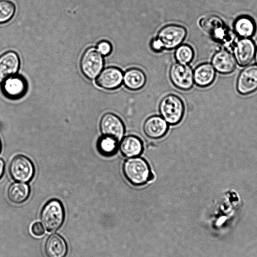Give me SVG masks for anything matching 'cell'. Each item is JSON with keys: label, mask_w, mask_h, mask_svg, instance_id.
Returning a JSON list of instances; mask_svg holds the SVG:
<instances>
[{"label": "cell", "mask_w": 257, "mask_h": 257, "mask_svg": "<svg viewBox=\"0 0 257 257\" xmlns=\"http://www.w3.org/2000/svg\"><path fill=\"white\" fill-rule=\"evenodd\" d=\"M255 46L249 38H242L237 41L234 48V58L241 66L249 64L254 58Z\"/></svg>", "instance_id": "obj_14"}, {"label": "cell", "mask_w": 257, "mask_h": 257, "mask_svg": "<svg viewBox=\"0 0 257 257\" xmlns=\"http://www.w3.org/2000/svg\"><path fill=\"white\" fill-rule=\"evenodd\" d=\"M32 233L36 236H42L45 233V230L42 224L39 222L34 223L31 228Z\"/></svg>", "instance_id": "obj_27"}, {"label": "cell", "mask_w": 257, "mask_h": 257, "mask_svg": "<svg viewBox=\"0 0 257 257\" xmlns=\"http://www.w3.org/2000/svg\"><path fill=\"white\" fill-rule=\"evenodd\" d=\"M236 34L242 38H248L253 35L256 26L253 19L247 16H241L234 23Z\"/></svg>", "instance_id": "obj_22"}, {"label": "cell", "mask_w": 257, "mask_h": 257, "mask_svg": "<svg viewBox=\"0 0 257 257\" xmlns=\"http://www.w3.org/2000/svg\"><path fill=\"white\" fill-rule=\"evenodd\" d=\"M160 116L169 125L174 126L182 120L185 106L183 100L178 96L170 94L161 100L159 105Z\"/></svg>", "instance_id": "obj_3"}, {"label": "cell", "mask_w": 257, "mask_h": 257, "mask_svg": "<svg viewBox=\"0 0 257 257\" xmlns=\"http://www.w3.org/2000/svg\"><path fill=\"white\" fill-rule=\"evenodd\" d=\"M5 170V163L4 161L0 159V179L3 176Z\"/></svg>", "instance_id": "obj_28"}, {"label": "cell", "mask_w": 257, "mask_h": 257, "mask_svg": "<svg viewBox=\"0 0 257 257\" xmlns=\"http://www.w3.org/2000/svg\"><path fill=\"white\" fill-rule=\"evenodd\" d=\"M237 89L242 95L257 90V65H248L240 72L237 81Z\"/></svg>", "instance_id": "obj_11"}, {"label": "cell", "mask_w": 257, "mask_h": 257, "mask_svg": "<svg viewBox=\"0 0 257 257\" xmlns=\"http://www.w3.org/2000/svg\"><path fill=\"white\" fill-rule=\"evenodd\" d=\"M194 53L192 48L188 44H182L177 47L175 52L176 61L180 63L187 64L192 61Z\"/></svg>", "instance_id": "obj_25"}, {"label": "cell", "mask_w": 257, "mask_h": 257, "mask_svg": "<svg viewBox=\"0 0 257 257\" xmlns=\"http://www.w3.org/2000/svg\"><path fill=\"white\" fill-rule=\"evenodd\" d=\"M255 55V61H256V63H257V48H256V50H255V55Z\"/></svg>", "instance_id": "obj_29"}, {"label": "cell", "mask_w": 257, "mask_h": 257, "mask_svg": "<svg viewBox=\"0 0 257 257\" xmlns=\"http://www.w3.org/2000/svg\"><path fill=\"white\" fill-rule=\"evenodd\" d=\"M187 35L186 29L182 26L170 24L159 31L156 40L162 50L172 49L178 47Z\"/></svg>", "instance_id": "obj_5"}, {"label": "cell", "mask_w": 257, "mask_h": 257, "mask_svg": "<svg viewBox=\"0 0 257 257\" xmlns=\"http://www.w3.org/2000/svg\"><path fill=\"white\" fill-rule=\"evenodd\" d=\"M201 27L215 39H222L226 34L224 24L218 17L210 16L202 19L199 22Z\"/></svg>", "instance_id": "obj_18"}, {"label": "cell", "mask_w": 257, "mask_h": 257, "mask_svg": "<svg viewBox=\"0 0 257 257\" xmlns=\"http://www.w3.org/2000/svg\"><path fill=\"white\" fill-rule=\"evenodd\" d=\"M212 64L217 72L222 74H229L235 69L236 60L231 53L226 50H221L216 53L213 56Z\"/></svg>", "instance_id": "obj_17"}, {"label": "cell", "mask_w": 257, "mask_h": 257, "mask_svg": "<svg viewBox=\"0 0 257 257\" xmlns=\"http://www.w3.org/2000/svg\"><path fill=\"white\" fill-rule=\"evenodd\" d=\"M169 125L160 115H153L144 122L143 129L145 136L152 140H159L168 133Z\"/></svg>", "instance_id": "obj_12"}, {"label": "cell", "mask_w": 257, "mask_h": 257, "mask_svg": "<svg viewBox=\"0 0 257 257\" xmlns=\"http://www.w3.org/2000/svg\"><path fill=\"white\" fill-rule=\"evenodd\" d=\"M123 77L121 69L116 67L109 66L102 70L95 80V84L106 90L115 89L122 84Z\"/></svg>", "instance_id": "obj_10"}, {"label": "cell", "mask_w": 257, "mask_h": 257, "mask_svg": "<svg viewBox=\"0 0 257 257\" xmlns=\"http://www.w3.org/2000/svg\"><path fill=\"white\" fill-rule=\"evenodd\" d=\"M104 64L102 55L94 47H90L84 51L79 63L82 74L90 80L95 78L99 74Z\"/></svg>", "instance_id": "obj_4"}, {"label": "cell", "mask_w": 257, "mask_h": 257, "mask_svg": "<svg viewBox=\"0 0 257 257\" xmlns=\"http://www.w3.org/2000/svg\"><path fill=\"white\" fill-rule=\"evenodd\" d=\"M1 148H2V143H1V139H0V152H1Z\"/></svg>", "instance_id": "obj_30"}, {"label": "cell", "mask_w": 257, "mask_h": 257, "mask_svg": "<svg viewBox=\"0 0 257 257\" xmlns=\"http://www.w3.org/2000/svg\"><path fill=\"white\" fill-rule=\"evenodd\" d=\"M9 170L12 178L17 182H28L35 174V167L32 162L23 155H16L12 159Z\"/></svg>", "instance_id": "obj_6"}, {"label": "cell", "mask_w": 257, "mask_h": 257, "mask_svg": "<svg viewBox=\"0 0 257 257\" xmlns=\"http://www.w3.org/2000/svg\"><path fill=\"white\" fill-rule=\"evenodd\" d=\"M118 149L121 154L126 158L138 157L144 151V143L138 136L129 135L119 142Z\"/></svg>", "instance_id": "obj_15"}, {"label": "cell", "mask_w": 257, "mask_h": 257, "mask_svg": "<svg viewBox=\"0 0 257 257\" xmlns=\"http://www.w3.org/2000/svg\"><path fill=\"white\" fill-rule=\"evenodd\" d=\"M194 81L201 87L211 85L214 80L215 71L212 65L205 63L198 65L193 72Z\"/></svg>", "instance_id": "obj_19"}, {"label": "cell", "mask_w": 257, "mask_h": 257, "mask_svg": "<svg viewBox=\"0 0 257 257\" xmlns=\"http://www.w3.org/2000/svg\"><path fill=\"white\" fill-rule=\"evenodd\" d=\"M169 75L174 86L182 90L191 89L194 82L193 70L187 64L174 63L171 66Z\"/></svg>", "instance_id": "obj_8"}, {"label": "cell", "mask_w": 257, "mask_h": 257, "mask_svg": "<svg viewBox=\"0 0 257 257\" xmlns=\"http://www.w3.org/2000/svg\"><path fill=\"white\" fill-rule=\"evenodd\" d=\"M65 212L62 202L57 199L47 201L42 208L40 219L48 232H54L63 225Z\"/></svg>", "instance_id": "obj_2"}, {"label": "cell", "mask_w": 257, "mask_h": 257, "mask_svg": "<svg viewBox=\"0 0 257 257\" xmlns=\"http://www.w3.org/2000/svg\"><path fill=\"white\" fill-rule=\"evenodd\" d=\"M44 251L47 257H66L68 251V245L62 236L54 233L46 239Z\"/></svg>", "instance_id": "obj_16"}, {"label": "cell", "mask_w": 257, "mask_h": 257, "mask_svg": "<svg viewBox=\"0 0 257 257\" xmlns=\"http://www.w3.org/2000/svg\"><path fill=\"white\" fill-rule=\"evenodd\" d=\"M16 7L10 0H0V24L10 21L14 17Z\"/></svg>", "instance_id": "obj_24"}, {"label": "cell", "mask_w": 257, "mask_h": 257, "mask_svg": "<svg viewBox=\"0 0 257 257\" xmlns=\"http://www.w3.org/2000/svg\"><path fill=\"white\" fill-rule=\"evenodd\" d=\"M96 49L102 56H107L111 52L112 45L109 42L102 40L97 43Z\"/></svg>", "instance_id": "obj_26"}, {"label": "cell", "mask_w": 257, "mask_h": 257, "mask_svg": "<svg viewBox=\"0 0 257 257\" xmlns=\"http://www.w3.org/2000/svg\"><path fill=\"white\" fill-rule=\"evenodd\" d=\"M20 65V57L14 51L9 50L0 55V83L10 76L16 74Z\"/></svg>", "instance_id": "obj_13"}, {"label": "cell", "mask_w": 257, "mask_h": 257, "mask_svg": "<svg viewBox=\"0 0 257 257\" xmlns=\"http://www.w3.org/2000/svg\"><path fill=\"white\" fill-rule=\"evenodd\" d=\"M122 172L125 179L136 187L144 186L155 178L148 161L140 156L127 158L122 164Z\"/></svg>", "instance_id": "obj_1"}, {"label": "cell", "mask_w": 257, "mask_h": 257, "mask_svg": "<svg viewBox=\"0 0 257 257\" xmlns=\"http://www.w3.org/2000/svg\"><path fill=\"white\" fill-rule=\"evenodd\" d=\"M119 143L111 137L102 135L97 142V149L101 155L107 157H111L117 152Z\"/></svg>", "instance_id": "obj_23"}, {"label": "cell", "mask_w": 257, "mask_h": 257, "mask_svg": "<svg viewBox=\"0 0 257 257\" xmlns=\"http://www.w3.org/2000/svg\"><path fill=\"white\" fill-rule=\"evenodd\" d=\"M123 82L128 89L138 90L145 85L146 76L141 69L131 68L127 69L123 74Z\"/></svg>", "instance_id": "obj_20"}, {"label": "cell", "mask_w": 257, "mask_h": 257, "mask_svg": "<svg viewBox=\"0 0 257 257\" xmlns=\"http://www.w3.org/2000/svg\"><path fill=\"white\" fill-rule=\"evenodd\" d=\"M30 194V188L27 183L16 182L10 185L8 189V197L12 202L21 204L25 202Z\"/></svg>", "instance_id": "obj_21"}, {"label": "cell", "mask_w": 257, "mask_h": 257, "mask_svg": "<svg viewBox=\"0 0 257 257\" xmlns=\"http://www.w3.org/2000/svg\"><path fill=\"white\" fill-rule=\"evenodd\" d=\"M99 127L102 135L114 138L119 142L124 137L125 127L122 119L116 114L107 112L100 120Z\"/></svg>", "instance_id": "obj_9"}, {"label": "cell", "mask_w": 257, "mask_h": 257, "mask_svg": "<svg viewBox=\"0 0 257 257\" xmlns=\"http://www.w3.org/2000/svg\"><path fill=\"white\" fill-rule=\"evenodd\" d=\"M3 95L11 100H18L23 97L28 89L27 79L23 75L15 74L5 79L2 83Z\"/></svg>", "instance_id": "obj_7"}]
</instances>
